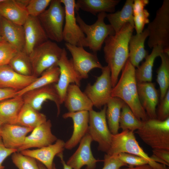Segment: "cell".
Segmentation results:
<instances>
[{
	"label": "cell",
	"mask_w": 169,
	"mask_h": 169,
	"mask_svg": "<svg viewBox=\"0 0 169 169\" xmlns=\"http://www.w3.org/2000/svg\"><path fill=\"white\" fill-rule=\"evenodd\" d=\"M134 28V25L127 23L118 32L109 36L105 40L104 58L110 71L112 88L129 58V42Z\"/></svg>",
	"instance_id": "cell-1"
},
{
	"label": "cell",
	"mask_w": 169,
	"mask_h": 169,
	"mask_svg": "<svg viewBox=\"0 0 169 169\" xmlns=\"http://www.w3.org/2000/svg\"><path fill=\"white\" fill-rule=\"evenodd\" d=\"M135 69L128 59L122 70L119 80L112 88L111 96L121 100L129 106L136 117L143 121L149 118L139 99Z\"/></svg>",
	"instance_id": "cell-2"
},
{
	"label": "cell",
	"mask_w": 169,
	"mask_h": 169,
	"mask_svg": "<svg viewBox=\"0 0 169 169\" xmlns=\"http://www.w3.org/2000/svg\"><path fill=\"white\" fill-rule=\"evenodd\" d=\"M149 35L147 45L151 49L160 46L169 55V0H164L153 20L146 28Z\"/></svg>",
	"instance_id": "cell-3"
},
{
	"label": "cell",
	"mask_w": 169,
	"mask_h": 169,
	"mask_svg": "<svg viewBox=\"0 0 169 169\" xmlns=\"http://www.w3.org/2000/svg\"><path fill=\"white\" fill-rule=\"evenodd\" d=\"M142 121L135 132L142 140L153 149L169 150V117L163 121L149 119Z\"/></svg>",
	"instance_id": "cell-4"
},
{
	"label": "cell",
	"mask_w": 169,
	"mask_h": 169,
	"mask_svg": "<svg viewBox=\"0 0 169 169\" xmlns=\"http://www.w3.org/2000/svg\"><path fill=\"white\" fill-rule=\"evenodd\" d=\"M126 153L143 158L149 162L153 169H169L166 165L152 160L144 151L136 141L133 131L129 130L112 134L110 148L106 154L117 156L121 153Z\"/></svg>",
	"instance_id": "cell-5"
},
{
	"label": "cell",
	"mask_w": 169,
	"mask_h": 169,
	"mask_svg": "<svg viewBox=\"0 0 169 169\" xmlns=\"http://www.w3.org/2000/svg\"><path fill=\"white\" fill-rule=\"evenodd\" d=\"M76 12L77 14L76 21L85 36L87 47L93 53H97L101 49L106 38L115 33L111 26L110 24H106L104 22L106 13L102 12L98 14L95 22L89 25L84 22L77 12Z\"/></svg>",
	"instance_id": "cell-6"
},
{
	"label": "cell",
	"mask_w": 169,
	"mask_h": 169,
	"mask_svg": "<svg viewBox=\"0 0 169 169\" xmlns=\"http://www.w3.org/2000/svg\"><path fill=\"white\" fill-rule=\"evenodd\" d=\"M62 4L60 0H51L49 8L38 17L48 39L54 42L63 40L65 12Z\"/></svg>",
	"instance_id": "cell-7"
},
{
	"label": "cell",
	"mask_w": 169,
	"mask_h": 169,
	"mask_svg": "<svg viewBox=\"0 0 169 169\" xmlns=\"http://www.w3.org/2000/svg\"><path fill=\"white\" fill-rule=\"evenodd\" d=\"M55 42L51 40L41 44L34 49L29 54L33 75L39 77L46 70L57 64L63 51Z\"/></svg>",
	"instance_id": "cell-8"
},
{
	"label": "cell",
	"mask_w": 169,
	"mask_h": 169,
	"mask_svg": "<svg viewBox=\"0 0 169 169\" xmlns=\"http://www.w3.org/2000/svg\"><path fill=\"white\" fill-rule=\"evenodd\" d=\"M106 105L99 111L93 110L89 111L88 133L93 141L98 144V150L105 152L109 151L111 145L112 134L110 131L106 117Z\"/></svg>",
	"instance_id": "cell-9"
},
{
	"label": "cell",
	"mask_w": 169,
	"mask_h": 169,
	"mask_svg": "<svg viewBox=\"0 0 169 169\" xmlns=\"http://www.w3.org/2000/svg\"><path fill=\"white\" fill-rule=\"evenodd\" d=\"M101 74L93 84H88L84 92L90 100L93 106L101 109L106 105L111 97L112 89L111 73L108 66L103 67Z\"/></svg>",
	"instance_id": "cell-10"
},
{
	"label": "cell",
	"mask_w": 169,
	"mask_h": 169,
	"mask_svg": "<svg viewBox=\"0 0 169 169\" xmlns=\"http://www.w3.org/2000/svg\"><path fill=\"white\" fill-rule=\"evenodd\" d=\"M64 7L65 24L63 29V40L66 43L83 47H87L85 34L78 24L76 17L75 1L60 0Z\"/></svg>",
	"instance_id": "cell-11"
},
{
	"label": "cell",
	"mask_w": 169,
	"mask_h": 169,
	"mask_svg": "<svg viewBox=\"0 0 169 169\" xmlns=\"http://www.w3.org/2000/svg\"><path fill=\"white\" fill-rule=\"evenodd\" d=\"M57 65L59 68L60 74L55 86L61 105L63 103L69 85L74 84L80 86L82 79L75 69L71 59H68L66 51L64 48Z\"/></svg>",
	"instance_id": "cell-12"
},
{
	"label": "cell",
	"mask_w": 169,
	"mask_h": 169,
	"mask_svg": "<svg viewBox=\"0 0 169 169\" xmlns=\"http://www.w3.org/2000/svg\"><path fill=\"white\" fill-rule=\"evenodd\" d=\"M65 46L70 53L73 65L82 79L88 77L89 72L95 68L101 69L103 66L100 63L97 53L86 51L82 47L77 46L65 43Z\"/></svg>",
	"instance_id": "cell-13"
},
{
	"label": "cell",
	"mask_w": 169,
	"mask_h": 169,
	"mask_svg": "<svg viewBox=\"0 0 169 169\" xmlns=\"http://www.w3.org/2000/svg\"><path fill=\"white\" fill-rule=\"evenodd\" d=\"M55 84H51L24 93L21 95L24 103L39 111L44 102L47 100L51 101L55 103L57 110V115H59L60 113L61 104Z\"/></svg>",
	"instance_id": "cell-14"
},
{
	"label": "cell",
	"mask_w": 169,
	"mask_h": 169,
	"mask_svg": "<svg viewBox=\"0 0 169 169\" xmlns=\"http://www.w3.org/2000/svg\"><path fill=\"white\" fill-rule=\"evenodd\" d=\"M93 141L87 133L80 142L79 145L74 153L69 158L66 164L72 169H81L86 166L85 169H95L99 160L94 156L91 149Z\"/></svg>",
	"instance_id": "cell-15"
},
{
	"label": "cell",
	"mask_w": 169,
	"mask_h": 169,
	"mask_svg": "<svg viewBox=\"0 0 169 169\" xmlns=\"http://www.w3.org/2000/svg\"><path fill=\"white\" fill-rule=\"evenodd\" d=\"M52 124L50 120L34 128L32 133L25 138L23 145L18 151L33 147L39 148L51 145L57 140L51 131Z\"/></svg>",
	"instance_id": "cell-16"
},
{
	"label": "cell",
	"mask_w": 169,
	"mask_h": 169,
	"mask_svg": "<svg viewBox=\"0 0 169 169\" xmlns=\"http://www.w3.org/2000/svg\"><path fill=\"white\" fill-rule=\"evenodd\" d=\"M23 26L25 37L24 51L29 55L34 48L49 39L38 17L29 15Z\"/></svg>",
	"instance_id": "cell-17"
},
{
	"label": "cell",
	"mask_w": 169,
	"mask_h": 169,
	"mask_svg": "<svg viewBox=\"0 0 169 169\" xmlns=\"http://www.w3.org/2000/svg\"><path fill=\"white\" fill-rule=\"evenodd\" d=\"M64 119L71 118L73 122V131L70 138L65 144V148L71 150L78 144L87 133L89 128V111H82L64 114Z\"/></svg>",
	"instance_id": "cell-18"
},
{
	"label": "cell",
	"mask_w": 169,
	"mask_h": 169,
	"mask_svg": "<svg viewBox=\"0 0 169 169\" xmlns=\"http://www.w3.org/2000/svg\"><path fill=\"white\" fill-rule=\"evenodd\" d=\"M0 34L3 41L9 44L18 51H24L25 37L23 25L13 23L1 16Z\"/></svg>",
	"instance_id": "cell-19"
},
{
	"label": "cell",
	"mask_w": 169,
	"mask_h": 169,
	"mask_svg": "<svg viewBox=\"0 0 169 169\" xmlns=\"http://www.w3.org/2000/svg\"><path fill=\"white\" fill-rule=\"evenodd\" d=\"M139 99L149 119H156V107L159 95L155 84L151 82L137 83Z\"/></svg>",
	"instance_id": "cell-20"
},
{
	"label": "cell",
	"mask_w": 169,
	"mask_h": 169,
	"mask_svg": "<svg viewBox=\"0 0 169 169\" xmlns=\"http://www.w3.org/2000/svg\"><path fill=\"white\" fill-rule=\"evenodd\" d=\"M65 142L61 139L56 140L55 143L38 149L25 150L21 151L22 154L35 159L42 163L47 169H52L54 159L56 156L63 152Z\"/></svg>",
	"instance_id": "cell-21"
},
{
	"label": "cell",
	"mask_w": 169,
	"mask_h": 169,
	"mask_svg": "<svg viewBox=\"0 0 169 169\" xmlns=\"http://www.w3.org/2000/svg\"><path fill=\"white\" fill-rule=\"evenodd\" d=\"M33 129L18 124H3L0 136L6 148L18 150L23 144L27 134Z\"/></svg>",
	"instance_id": "cell-22"
},
{
	"label": "cell",
	"mask_w": 169,
	"mask_h": 169,
	"mask_svg": "<svg viewBox=\"0 0 169 169\" xmlns=\"http://www.w3.org/2000/svg\"><path fill=\"white\" fill-rule=\"evenodd\" d=\"M79 87L71 84L67 88L63 103L69 112L89 111L93 110L92 103Z\"/></svg>",
	"instance_id": "cell-23"
},
{
	"label": "cell",
	"mask_w": 169,
	"mask_h": 169,
	"mask_svg": "<svg viewBox=\"0 0 169 169\" xmlns=\"http://www.w3.org/2000/svg\"><path fill=\"white\" fill-rule=\"evenodd\" d=\"M37 78L20 74L8 65L0 67V88L11 89L18 92L27 87Z\"/></svg>",
	"instance_id": "cell-24"
},
{
	"label": "cell",
	"mask_w": 169,
	"mask_h": 169,
	"mask_svg": "<svg viewBox=\"0 0 169 169\" xmlns=\"http://www.w3.org/2000/svg\"><path fill=\"white\" fill-rule=\"evenodd\" d=\"M149 32L147 28L139 34L131 37L129 44V59L135 67H138L140 63L148 55L145 49V41L148 37Z\"/></svg>",
	"instance_id": "cell-25"
},
{
	"label": "cell",
	"mask_w": 169,
	"mask_h": 169,
	"mask_svg": "<svg viewBox=\"0 0 169 169\" xmlns=\"http://www.w3.org/2000/svg\"><path fill=\"white\" fill-rule=\"evenodd\" d=\"M24 104L22 96L0 102V121L3 124H17L18 116Z\"/></svg>",
	"instance_id": "cell-26"
},
{
	"label": "cell",
	"mask_w": 169,
	"mask_h": 169,
	"mask_svg": "<svg viewBox=\"0 0 169 169\" xmlns=\"http://www.w3.org/2000/svg\"><path fill=\"white\" fill-rule=\"evenodd\" d=\"M0 15L7 20L23 25L29 16L26 8L16 0H3L0 3Z\"/></svg>",
	"instance_id": "cell-27"
},
{
	"label": "cell",
	"mask_w": 169,
	"mask_h": 169,
	"mask_svg": "<svg viewBox=\"0 0 169 169\" xmlns=\"http://www.w3.org/2000/svg\"><path fill=\"white\" fill-rule=\"evenodd\" d=\"M119 0H78L75 1V12L79 9L94 15L102 12H115Z\"/></svg>",
	"instance_id": "cell-28"
},
{
	"label": "cell",
	"mask_w": 169,
	"mask_h": 169,
	"mask_svg": "<svg viewBox=\"0 0 169 169\" xmlns=\"http://www.w3.org/2000/svg\"><path fill=\"white\" fill-rule=\"evenodd\" d=\"M134 1L126 0L120 10L107 14L106 18L115 33L118 32L127 23L134 25L133 11Z\"/></svg>",
	"instance_id": "cell-29"
},
{
	"label": "cell",
	"mask_w": 169,
	"mask_h": 169,
	"mask_svg": "<svg viewBox=\"0 0 169 169\" xmlns=\"http://www.w3.org/2000/svg\"><path fill=\"white\" fill-rule=\"evenodd\" d=\"M47 120L44 114L24 103L19 113L17 124L34 129Z\"/></svg>",
	"instance_id": "cell-30"
},
{
	"label": "cell",
	"mask_w": 169,
	"mask_h": 169,
	"mask_svg": "<svg viewBox=\"0 0 169 169\" xmlns=\"http://www.w3.org/2000/svg\"><path fill=\"white\" fill-rule=\"evenodd\" d=\"M162 48L160 46L153 47L152 51L145 58L144 62L135 69L137 83L151 82L154 63L156 58L163 53Z\"/></svg>",
	"instance_id": "cell-31"
},
{
	"label": "cell",
	"mask_w": 169,
	"mask_h": 169,
	"mask_svg": "<svg viewBox=\"0 0 169 169\" xmlns=\"http://www.w3.org/2000/svg\"><path fill=\"white\" fill-rule=\"evenodd\" d=\"M124 103L120 99L111 97L106 105L107 122L109 130L113 135L119 133L120 114Z\"/></svg>",
	"instance_id": "cell-32"
},
{
	"label": "cell",
	"mask_w": 169,
	"mask_h": 169,
	"mask_svg": "<svg viewBox=\"0 0 169 169\" xmlns=\"http://www.w3.org/2000/svg\"><path fill=\"white\" fill-rule=\"evenodd\" d=\"M60 74L59 67L53 65L45 70L36 80L25 89L17 93V95L21 96L24 93L34 89L42 87L58 81Z\"/></svg>",
	"instance_id": "cell-33"
},
{
	"label": "cell",
	"mask_w": 169,
	"mask_h": 169,
	"mask_svg": "<svg viewBox=\"0 0 169 169\" xmlns=\"http://www.w3.org/2000/svg\"><path fill=\"white\" fill-rule=\"evenodd\" d=\"M149 2L148 0H135L133 5L134 28L136 34L141 33L146 24L150 23V13L145 8Z\"/></svg>",
	"instance_id": "cell-34"
},
{
	"label": "cell",
	"mask_w": 169,
	"mask_h": 169,
	"mask_svg": "<svg viewBox=\"0 0 169 169\" xmlns=\"http://www.w3.org/2000/svg\"><path fill=\"white\" fill-rule=\"evenodd\" d=\"M8 65L20 74L25 76L33 75V67L30 56L24 51H17Z\"/></svg>",
	"instance_id": "cell-35"
},
{
	"label": "cell",
	"mask_w": 169,
	"mask_h": 169,
	"mask_svg": "<svg viewBox=\"0 0 169 169\" xmlns=\"http://www.w3.org/2000/svg\"><path fill=\"white\" fill-rule=\"evenodd\" d=\"M169 55L162 53L160 55L161 64L156 71V81L160 88V100L165 96L169 87Z\"/></svg>",
	"instance_id": "cell-36"
},
{
	"label": "cell",
	"mask_w": 169,
	"mask_h": 169,
	"mask_svg": "<svg viewBox=\"0 0 169 169\" xmlns=\"http://www.w3.org/2000/svg\"><path fill=\"white\" fill-rule=\"evenodd\" d=\"M143 121L135 115L129 106L125 102L121 108L119 120V128L122 131L134 132L140 128Z\"/></svg>",
	"instance_id": "cell-37"
},
{
	"label": "cell",
	"mask_w": 169,
	"mask_h": 169,
	"mask_svg": "<svg viewBox=\"0 0 169 169\" xmlns=\"http://www.w3.org/2000/svg\"><path fill=\"white\" fill-rule=\"evenodd\" d=\"M13 163L18 169H40L36 160L18 151L12 154Z\"/></svg>",
	"instance_id": "cell-38"
},
{
	"label": "cell",
	"mask_w": 169,
	"mask_h": 169,
	"mask_svg": "<svg viewBox=\"0 0 169 169\" xmlns=\"http://www.w3.org/2000/svg\"><path fill=\"white\" fill-rule=\"evenodd\" d=\"M51 0H30L26 7L29 16L38 17L49 6Z\"/></svg>",
	"instance_id": "cell-39"
},
{
	"label": "cell",
	"mask_w": 169,
	"mask_h": 169,
	"mask_svg": "<svg viewBox=\"0 0 169 169\" xmlns=\"http://www.w3.org/2000/svg\"><path fill=\"white\" fill-rule=\"evenodd\" d=\"M17 51L7 43L3 41L0 43V67L8 65Z\"/></svg>",
	"instance_id": "cell-40"
},
{
	"label": "cell",
	"mask_w": 169,
	"mask_h": 169,
	"mask_svg": "<svg viewBox=\"0 0 169 169\" xmlns=\"http://www.w3.org/2000/svg\"><path fill=\"white\" fill-rule=\"evenodd\" d=\"M117 157L122 162L129 165L130 167L149 164V161L146 159L131 154L121 153L118 155Z\"/></svg>",
	"instance_id": "cell-41"
},
{
	"label": "cell",
	"mask_w": 169,
	"mask_h": 169,
	"mask_svg": "<svg viewBox=\"0 0 169 169\" xmlns=\"http://www.w3.org/2000/svg\"><path fill=\"white\" fill-rule=\"evenodd\" d=\"M156 119L160 120H165L169 117V90L158 105L156 110Z\"/></svg>",
	"instance_id": "cell-42"
},
{
	"label": "cell",
	"mask_w": 169,
	"mask_h": 169,
	"mask_svg": "<svg viewBox=\"0 0 169 169\" xmlns=\"http://www.w3.org/2000/svg\"><path fill=\"white\" fill-rule=\"evenodd\" d=\"M104 166L102 169H119L124 166H128L122 162L117 156H111L105 154L104 156Z\"/></svg>",
	"instance_id": "cell-43"
},
{
	"label": "cell",
	"mask_w": 169,
	"mask_h": 169,
	"mask_svg": "<svg viewBox=\"0 0 169 169\" xmlns=\"http://www.w3.org/2000/svg\"><path fill=\"white\" fill-rule=\"evenodd\" d=\"M18 150L6 148L4 145L0 136V169H4V166L2 163L5 159L13 153L17 152Z\"/></svg>",
	"instance_id": "cell-44"
},
{
	"label": "cell",
	"mask_w": 169,
	"mask_h": 169,
	"mask_svg": "<svg viewBox=\"0 0 169 169\" xmlns=\"http://www.w3.org/2000/svg\"><path fill=\"white\" fill-rule=\"evenodd\" d=\"M17 92L11 89L0 88V102L16 96Z\"/></svg>",
	"instance_id": "cell-45"
},
{
	"label": "cell",
	"mask_w": 169,
	"mask_h": 169,
	"mask_svg": "<svg viewBox=\"0 0 169 169\" xmlns=\"http://www.w3.org/2000/svg\"><path fill=\"white\" fill-rule=\"evenodd\" d=\"M153 155L169 164V150L164 149H153Z\"/></svg>",
	"instance_id": "cell-46"
},
{
	"label": "cell",
	"mask_w": 169,
	"mask_h": 169,
	"mask_svg": "<svg viewBox=\"0 0 169 169\" xmlns=\"http://www.w3.org/2000/svg\"><path fill=\"white\" fill-rule=\"evenodd\" d=\"M57 156L60 159L61 162L63 165V169H72L71 167L66 164V163L64 161L63 152L60 153ZM52 169H56L54 163L53 164Z\"/></svg>",
	"instance_id": "cell-47"
},
{
	"label": "cell",
	"mask_w": 169,
	"mask_h": 169,
	"mask_svg": "<svg viewBox=\"0 0 169 169\" xmlns=\"http://www.w3.org/2000/svg\"><path fill=\"white\" fill-rule=\"evenodd\" d=\"M119 169H153L151 166L148 164H146L138 166H136L135 167H130L127 168H119Z\"/></svg>",
	"instance_id": "cell-48"
},
{
	"label": "cell",
	"mask_w": 169,
	"mask_h": 169,
	"mask_svg": "<svg viewBox=\"0 0 169 169\" xmlns=\"http://www.w3.org/2000/svg\"><path fill=\"white\" fill-rule=\"evenodd\" d=\"M17 3L22 7L26 8L30 0H16Z\"/></svg>",
	"instance_id": "cell-49"
},
{
	"label": "cell",
	"mask_w": 169,
	"mask_h": 169,
	"mask_svg": "<svg viewBox=\"0 0 169 169\" xmlns=\"http://www.w3.org/2000/svg\"><path fill=\"white\" fill-rule=\"evenodd\" d=\"M37 161L40 169H47L46 167L42 163L38 161Z\"/></svg>",
	"instance_id": "cell-50"
},
{
	"label": "cell",
	"mask_w": 169,
	"mask_h": 169,
	"mask_svg": "<svg viewBox=\"0 0 169 169\" xmlns=\"http://www.w3.org/2000/svg\"><path fill=\"white\" fill-rule=\"evenodd\" d=\"M3 124L1 121H0V131L2 125Z\"/></svg>",
	"instance_id": "cell-51"
},
{
	"label": "cell",
	"mask_w": 169,
	"mask_h": 169,
	"mask_svg": "<svg viewBox=\"0 0 169 169\" xmlns=\"http://www.w3.org/2000/svg\"><path fill=\"white\" fill-rule=\"evenodd\" d=\"M1 17V15H0V18ZM3 41V40L2 39V38L1 37L0 34V43L2 42Z\"/></svg>",
	"instance_id": "cell-52"
},
{
	"label": "cell",
	"mask_w": 169,
	"mask_h": 169,
	"mask_svg": "<svg viewBox=\"0 0 169 169\" xmlns=\"http://www.w3.org/2000/svg\"><path fill=\"white\" fill-rule=\"evenodd\" d=\"M3 0H0V3L2 2Z\"/></svg>",
	"instance_id": "cell-53"
}]
</instances>
